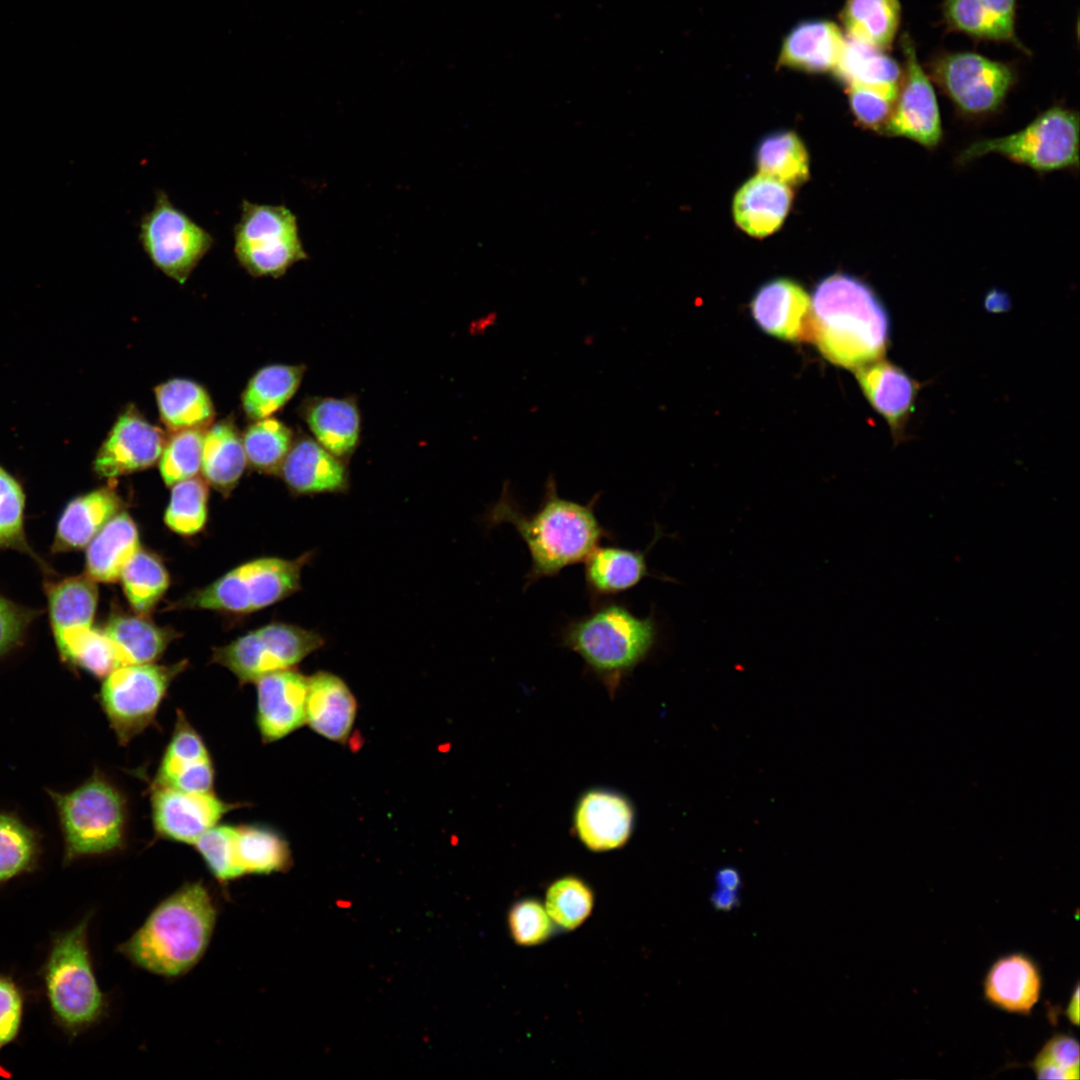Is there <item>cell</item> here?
<instances>
[{"label": "cell", "mask_w": 1080, "mask_h": 1080, "mask_svg": "<svg viewBox=\"0 0 1080 1080\" xmlns=\"http://www.w3.org/2000/svg\"><path fill=\"white\" fill-rule=\"evenodd\" d=\"M544 488L538 509L527 514L506 481L500 499L488 515L492 526L510 523L528 548L531 566L525 575L524 589L542 578L557 576L567 566L583 562L602 539H614L595 513L601 493L585 504L564 499L558 495L552 474Z\"/></svg>", "instance_id": "obj_1"}, {"label": "cell", "mask_w": 1080, "mask_h": 1080, "mask_svg": "<svg viewBox=\"0 0 1080 1080\" xmlns=\"http://www.w3.org/2000/svg\"><path fill=\"white\" fill-rule=\"evenodd\" d=\"M890 337L889 314L865 282L836 273L816 285L811 298L810 341L827 360L856 370L883 358Z\"/></svg>", "instance_id": "obj_2"}, {"label": "cell", "mask_w": 1080, "mask_h": 1080, "mask_svg": "<svg viewBox=\"0 0 1080 1080\" xmlns=\"http://www.w3.org/2000/svg\"><path fill=\"white\" fill-rule=\"evenodd\" d=\"M202 881L188 882L162 900L118 952L135 966L167 978L190 971L203 957L217 921Z\"/></svg>", "instance_id": "obj_3"}, {"label": "cell", "mask_w": 1080, "mask_h": 1080, "mask_svg": "<svg viewBox=\"0 0 1080 1080\" xmlns=\"http://www.w3.org/2000/svg\"><path fill=\"white\" fill-rule=\"evenodd\" d=\"M589 613L569 620L561 629V645L583 660L614 695L621 682L655 650L660 627L654 609L646 617L635 615L620 600L591 603Z\"/></svg>", "instance_id": "obj_4"}, {"label": "cell", "mask_w": 1080, "mask_h": 1080, "mask_svg": "<svg viewBox=\"0 0 1080 1080\" xmlns=\"http://www.w3.org/2000/svg\"><path fill=\"white\" fill-rule=\"evenodd\" d=\"M90 918L86 914L71 929L52 935L40 969L52 1018L71 1039L99 1023L108 1009L88 944Z\"/></svg>", "instance_id": "obj_5"}, {"label": "cell", "mask_w": 1080, "mask_h": 1080, "mask_svg": "<svg viewBox=\"0 0 1080 1080\" xmlns=\"http://www.w3.org/2000/svg\"><path fill=\"white\" fill-rule=\"evenodd\" d=\"M64 840L65 865L88 856L110 854L124 847L127 801L109 779L95 771L66 793L49 791Z\"/></svg>", "instance_id": "obj_6"}, {"label": "cell", "mask_w": 1080, "mask_h": 1080, "mask_svg": "<svg viewBox=\"0 0 1080 1080\" xmlns=\"http://www.w3.org/2000/svg\"><path fill=\"white\" fill-rule=\"evenodd\" d=\"M312 555L306 552L293 560L263 557L246 562L167 610L205 609L244 615L266 608L301 588V571Z\"/></svg>", "instance_id": "obj_7"}, {"label": "cell", "mask_w": 1080, "mask_h": 1080, "mask_svg": "<svg viewBox=\"0 0 1080 1080\" xmlns=\"http://www.w3.org/2000/svg\"><path fill=\"white\" fill-rule=\"evenodd\" d=\"M996 153L1039 173L1077 169L1079 166V117L1064 106L1054 105L1021 130L1001 137L977 140L957 157L960 164Z\"/></svg>", "instance_id": "obj_8"}, {"label": "cell", "mask_w": 1080, "mask_h": 1080, "mask_svg": "<svg viewBox=\"0 0 1080 1080\" xmlns=\"http://www.w3.org/2000/svg\"><path fill=\"white\" fill-rule=\"evenodd\" d=\"M233 236L235 258L253 277L279 278L308 257L299 238L297 218L284 205L243 199Z\"/></svg>", "instance_id": "obj_9"}, {"label": "cell", "mask_w": 1080, "mask_h": 1080, "mask_svg": "<svg viewBox=\"0 0 1080 1080\" xmlns=\"http://www.w3.org/2000/svg\"><path fill=\"white\" fill-rule=\"evenodd\" d=\"M187 661L171 665L120 666L102 683L99 700L120 744H127L152 724L172 681Z\"/></svg>", "instance_id": "obj_10"}, {"label": "cell", "mask_w": 1080, "mask_h": 1080, "mask_svg": "<svg viewBox=\"0 0 1080 1080\" xmlns=\"http://www.w3.org/2000/svg\"><path fill=\"white\" fill-rule=\"evenodd\" d=\"M139 226V241L152 264L181 285L215 242L211 233L175 207L163 190L156 192L154 205Z\"/></svg>", "instance_id": "obj_11"}, {"label": "cell", "mask_w": 1080, "mask_h": 1080, "mask_svg": "<svg viewBox=\"0 0 1080 1080\" xmlns=\"http://www.w3.org/2000/svg\"><path fill=\"white\" fill-rule=\"evenodd\" d=\"M317 632L286 623H270L213 650L211 662L230 670L241 684L265 674L293 668L321 648Z\"/></svg>", "instance_id": "obj_12"}, {"label": "cell", "mask_w": 1080, "mask_h": 1080, "mask_svg": "<svg viewBox=\"0 0 1080 1080\" xmlns=\"http://www.w3.org/2000/svg\"><path fill=\"white\" fill-rule=\"evenodd\" d=\"M931 75L957 111L969 118L997 112L1015 83L1009 65L974 52L938 56Z\"/></svg>", "instance_id": "obj_13"}, {"label": "cell", "mask_w": 1080, "mask_h": 1080, "mask_svg": "<svg viewBox=\"0 0 1080 1080\" xmlns=\"http://www.w3.org/2000/svg\"><path fill=\"white\" fill-rule=\"evenodd\" d=\"M904 69L892 115L883 134L902 137L934 149L942 141L943 129L932 83L918 62L913 41L901 40Z\"/></svg>", "instance_id": "obj_14"}, {"label": "cell", "mask_w": 1080, "mask_h": 1080, "mask_svg": "<svg viewBox=\"0 0 1080 1080\" xmlns=\"http://www.w3.org/2000/svg\"><path fill=\"white\" fill-rule=\"evenodd\" d=\"M636 819V808L626 794L608 787H592L576 800L572 830L586 849L609 852L630 841Z\"/></svg>", "instance_id": "obj_15"}, {"label": "cell", "mask_w": 1080, "mask_h": 1080, "mask_svg": "<svg viewBox=\"0 0 1080 1080\" xmlns=\"http://www.w3.org/2000/svg\"><path fill=\"white\" fill-rule=\"evenodd\" d=\"M239 803H229L213 792H187L154 784L152 821L156 833L167 840L193 844Z\"/></svg>", "instance_id": "obj_16"}, {"label": "cell", "mask_w": 1080, "mask_h": 1080, "mask_svg": "<svg viewBox=\"0 0 1080 1080\" xmlns=\"http://www.w3.org/2000/svg\"><path fill=\"white\" fill-rule=\"evenodd\" d=\"M166 443L162 430L135 407L126 408L96 454L94 471L115 478L147 469L159 461Z\"/></svg>", "instance_id": "obj_17"}, {"label": "cell", "mask_w": 1080, "mask_h": 1080, "mask_svg": "<svg viewBox=\"0 0 1080 1080\" xmlns=\"http://www.w3.org/2000/svg\"><path fill=\"white\" fill-rule=\"evenodd\" d=\"M256 683V721L264 742L279 740L306 722L308 677L290 668L265 674Z\"/></svg>", "instance_id": "obj_18"}, {"label": "cell", "mask_w": 1080, "mask_h": 1080, "mask_svg": "<svg viewBox=\"0 0 1080 1080\" xmlns=\"http://www.w3.org/2000/svg\"><path fill=\"white\" fill-rule=\"evenodd\" d=\"M855 375L867 401L886 420L895 442L902 441L920 383L903 368L882 358L857 368Z\"/></svg>", "instance_id": "obj_19"}, {"label": "cell", "mask_w": 1080, "mask_h": 1080, "mask_svg": "<svg viewBox=\"0 0 1080 1080\" xmlns=\"http://www.w3.org/2000/svg\"><path fill=\"white\" fill-rule=\"evenodd\" d=\"M662 527L655 524V534L645 550H632L616 545L596 546L585 558L584 581L591 603L625 592L646 577L676 582L650 572L647 554L663 537Z\"/></svg>", "instance_id": "obj_20"}, {"label": "cell", "mask_w": 1080, "mask_h": 1080, "mask_svg": "<svg viewBox=\"0 0 1080 1080\" xmlns=\"http://www.w3.org/2000/svg\"><path fill=\"white\" fill-rule=\"evenodd\" d=\"M757 326L781 340H810L811 298L797 282L779 278L762 285L751 301Z\"/></svg>", "instance_id": "obj_21"}, {"label": "cell", "mask_w": 1080, "mask_h": 1080, "mask_svg": "<svg viewBox=\"0 0 1080 1080\" xmlns=\"http://www.w3.org/2000/svg\"><path fill=\"white\" fill-rule=\"evenodd\" d=\"M154 784L187 792H212L214 768L204 741L178 711Z\"/></svg>", "instance_id": "obj_22"}, {"label": "cell", "mask_w": 1080, "mask_h": 1080, "mask_svg": "<svg viewBox=\"0 0 1080 1080\" xmlns=\"http://www.w3.org/2000/svg\"><path fill=\"white\" fill-rule=\"evenodd\" d=\"M279 474L294 495L344 493L349 489L344 461L306 435L293 441Z\"/></svg>", "instance_id": "obj_23"}, {"label": "cell", "mask_w": 1080, "mask_h": 1080, "mask_svg": "<svg viewBox=\"0 0 1080 1080\" xmlns=\"http://www.w3.org/2000/svg\"><path fill=\"white\" fill-rule=\"evenodd\" d=\"M299 408L320 445L343 461L352 456L361 428L359 408L353 397H308Z\"/></svg>", "instance_id": "obj_24"}, {"label": "cell", "mask_w": 1080, "mask_h": 1080, "mask_svg": "<svg viewBox=\"0 0 1080 1080\" xmlns=\"http://www.w3.org/2000/svg\"><path fill=\"white\" fill-rule=\"evenodd\" d=\"M1042 978L1036 963L1023 953L997 959L984 980L985 999L1010 1013L1029 1015L1038 1002Z\"/></svg>", "instance_id": "obj_25"}, {"label": "cell", "mask_w": 1080, "mask_h": 1080, "mask_svg": "<svg viewBox=\"0 0 1080 1080\" xmlns=\"http://www.w3.org/2000/svg\"><path fill=\"white\" fill-rule=\"evenodd\" d=\"M125 503L112 487H102L72 499L61 514L52 551L68 552L87 546Z\"/></svg>", "instance_id": "obj_26"}, {"label": "cell", "mask_w": 1080, "mask_h": 1080, "mask_svg": "<svg viewBox=\"0 0 1080 1080\" xmlns=\"http://www.w3.org/2000/svg\"><path fill=\"white\" fill-rule=\"evenodd\" d=\"M356 711V700L341 678L323 671L308 677L306 722L315 732L329 740L345 743Z\"/></svg>", "instance_id": "obj_27"}, {"label": "cell", "mask_w": 1080, "mask_h": 1080, "mask_svg": "<svg viewBox=\"0 0 1080 1080\" xmlns=\"http://www.w3.org/2000/svg\"><path fill=\"white\" fill-rule=\"evenodd\" d=\"M792 201L787 184L758 174L744 183L733 201L737 225L754 237H764L783 223Z\"/></svg>", "instance_id": "obj_28"}, {"label": "cell", "mask_w": 1080, "mask_h": 1080, "mask_svg": "<svg viewBox=\"0 0 1080 1080\" xmlns=\"http://www.w3.org/2000/svg\"><path fill=\"white\" fill-rule=\"evenodd\" d=\"M844 43L841 30L830 21L801 22L785 37L778 64L805 72L834 71Z\"/></svg>", "instance_id": "obj_29"}, {"label": "cell", "mask_w": 1080, "mask_h": 1080, "mask_svg": "<svg viewBox=\"0 0 1080 1080\" xmlns=\"http://www.w3.org/2000/svg\"><path fill=\"white\" fill-rule=\"evenodd\" d=\"M140 548L136 523L129 514L121 511L88 544L86 575L98 582H116L125 565Z\"/></svg>", "instance_id": "obj_30"}, {"label": "cell", "mask_w": 1080, "mask_h": 1080, "mask_svg": "<svg viewBox=\"0 0 1080 1080\" xmlns=\"http://www.w3.org/2000/svg\"><path fill=\"white\" fill-rule=\"evenodd\" d=\"M115 645L122 666L156 661L177 637L170 627H160L147 615L113 612L102 629Z\"/></svg>", "instance_id": "obj_31"}, {"label": "cell", "mask_w": 1080, "mask_h": 1080, "mask_svg": "<svg viewBox=\"0 0 1080 1080\" xmlns=\"http://www.w3.org/2000/svg\"><path fill=\"white\" fill-rule=\"evenodd\" d=\"M246 464L242 436L231 419L221 420L204 432L201 472L221 494L232 492Z\"/></svg>", "instance_id": "obj_32"}, {"label": "cell", "mask_w": 1080, "mask_h": 1080, "mask_svg": "<svg viewBox=\"0 0 1080 1080\" xmlns=\"http://www.w3.org/2000/svg\"><path fill=\"white\" fill-rule=\"evenodd\" d=\"M161 421L174 432L204 429L214 419L215 411L207 391L198 383L175 378L155 388Z\"/></svg>", "instance_id": "obj_33"}, {"label": "cell", "mask_w": 1080, "mask_h": 1080, "mask_svg": "<svg viewBox=\"0 0 1080 1080\" xmlns=\"http://www.w3.org/2000/svg\"><path fill=\"white\" fill-rule=\"evenodd\" d=\"M834 72L848 86H867L893 95L898 94L903 74L899 64L883 50L850 36L845 39Z\"/></svg>", "instance_id": "obj_34"}, {"label": "cell", "mask_w": 1080, "mask_h": 1080, "mask_svg": "<svg viewBox=\"0 0 1080 1080\" xmlns=\"http://www.w3.org/2000/svg\"><path fill=\"white\" fill-rule=\"evenodd\" d=\"M304 365L273 364L259 369L243 391L242 407L256 421L280 410L296 393L305 372Z\"/></svg>", "instance_id": "obj_35"}, {"label": "cell", "mask_w": 1080, "mask_h": 1080, "mask_svg": "<svg viewBox=\"0 0 1080 1080\" xmlns=\"http://www.w3.org/2000/svg\"><path fill=\"white\" fill-rule=\"evenodd\" d=\"M49 616L55 635L92 626L98 589L89 576L63 579L47 586Z\"/></svg>", "instance_id": "obj_36"}, {"label": "cell", "mask_w": 1080, "mask_h": 1080, "mask_svg": "<svg viewBox=\"0 0 1080 1080\" xmlns=\"http://www.w3.org/2000/svg\"><path fill=\"white\" fill-rule=\"evenodd\" d=\"M236 859L244 875L287 871L292 855L286 839L264 825L236 826Z\"/></svg>", "instance_id": "obj_37"}, {"label": "cell", "mask_w": 1080, "mask_h": 1080, "mask_svg": "<svg viewBox=\"0 0 1080 1080\" xmlns=\"http://www.w3.org/2000/svg\"><path fill=\"white\" fill-rule=\"evenodd\" d=\"M900 16L899 0H847L841 12L850 37L883 51L895 38Z\"/></svg>", "instance_id": "obj_38"}, {"label": "cell", "mask_w": 1080, "mask_h": 1080, "mask_svg": "<svg viewBox=\"0 0 1080 1080\" xmlns=\"http://www.w3.org/2000/svg\"><path fill=\"white\" fill-rule=\"evenodd\" d=\"M62 659L98 678L122 666L117 649L103 630L81 627L55 635Z\"/></svg>", "instance_id": "obj_39"}, {"label": "cell", "mask_w": 1080, "mask_h": 1080, "mask_svg": "<svg viewBox=\"0 0 1080 1080\" xmlns=\"http://www.w3.org/2000/svg\"><path fill=\"white\" fill-rule=\"evenodd\" d=\"M120 580L133 611L147 616L164 596L170 582L160 557L141 548L123 568Z\"/></svg>", "instance_id": "obj_40"}, {"label": "cell", "mask_w": 1080, "mask_h": 1080, "mask_svg": "<svg viewBox=\"0 0 1080 1080\" xmlns=\"http://www.w3.org/2000/svg\"><path fill=\"white\" fill-rule=\"evenodd\" d=\"M247 463L260 473L278 474L294 441L292 430L282 421L256 420L242 435Z\"/></svg>", "instance_id": "obj_41"}, {"label": "cell", "mask_w": 1080, "mask_h": 1080, "mask_svg": "<svg viewBox=\"0 0 1080 1080\" xmlns=\"http://www.w3.org/2000/svg\"><path fill=\"white\" fill-rule=\"evenodd\" d=\"M756 160L760 173L785 184H799L807 179V151L793 132H777L763 139Z\"/></svg>", "instance_id": "obj_42"}, {"label": "cell", "mask_w": 1080, "mask_h": 1080, "mask_svg": "<svg viewBox=\"0 0 1080 1080\" xmlns=\"http://www.w3.org/2000/svg\"><path fill=\"white\" fill-rule=\"evenodd\" d=\"M595 895L582 878L568 874L555 879L547 887L544 906L557 928L572 931L591 915Z\"/></svg>", "instance_id": "obj_43"}, {"label": "cell", "mask_w": 1080, "mask_h": 1080, "mask_svg": "<svg viewBox=\"0 0 1080 1080\" xmlns=\"http://www.w3.org/2000/svg\"><path fill=\"white\" fill-rule=\"evenodd\" d=\"M39 856L37 833L17 816L0 813V885L34 871Z\"/></svg>", "instance_id": "obj_44"}, {"label": "cell", "mask_w": 1080, "mask_h": 1080, "mask_svg": "<svg viewBox=\"0 0 1080 1080\" xmlns=\"http://www.w3.org/2000/svg\"><path fill=\"white\" fill-rule=\"evenodd\" d=\"M208 483L192 477L172 486L164 522L181 536H192L202 530L208 514Z\"/></svg>", "instance_id": "obj_45"}, {"label": "cell", "mask_w": 1080, "mask_h": 1080, "mask_svg": "<svg viewBox=\"0 0 1080 1080\" xmlns=\"http://www.w3.org/2000/svg\"><path fill=\"white\" fill-rule=\"evenodd\" d=\"M204 432V429L182 430L166 441L159 470L167 486L195 477L201 471Z\"/></svg>", "instance_id": "obj_46"}, {"label": "cell", "mask_w": 1080, "mask_h": 1080, "mask_svg": "<svg viewBox=\"0 0 1080 1080\" xmlns=\"http://www.w3.org/2000/svg\"><path fill=\"white\" fill-rule=\"evenodd\" d=\"M25 494L20 483L0 466V547L29 554L40 564L24 533Z\"/></svg>", "instance_id": "obj_47"}, {"label": "cell", "mask_w": 1080, "mask_h": 1080, "mask_svg": "<svg viewBox=\"0 0 1080 1080\" xmlns=\"http://www.w3.org/2000/svg\"><path fill=\"white\" fill-rule=\"evenodd\" d=\"M194 846L221 884L243 876L236 859V827L215 825L200 836Z\"/></svg>", "instance_id": "obj_48"}, {"label": "cell", "mask_w": 1080, "mask_h": 1080, "mask_svg": "<svg viewBox=\"0 0 1080 1080\" xmlns=\"http://www.w3.org/2000/svg\"><path fill=\"white\" fill-rule=\"evenodd\" d=\"M507 925L514 943L525 947L545 943L557 929L544 904L533 897L519 899L511 905Z\"/></svg>", "instance_id": "obj_49"}, {"label": "cell", "mask_w": 1080, "mask_h": 1080, "mask_svg": "<svg viewBox=\"0 0 1080 1080\" xmlns=\"http://www.w3.org/2000/svg\"><path fill=\"white\" fill-rule=\"evenodd\" d=\"M1079 1043L1071 1035L1058 1033L1049 1038L1032 1061L1038 1079H1079Z\"/></svg>", "instance_id": "obj_50"}, {"label": "cell", "mask_w": 1080, "mask_h": 1080, "mask_svg": "<svg viewBox=\"0 0 1080 1080\" xmlns=\"http://www.w3.org/2000/svg\"><path fill=\"white\" fill-rule=\"evenodd\" d=\"M943 8L951 29L975 38L1004 41L980 0H944Z\"/></svg>", "instance_id": "obj_51"}, {"label": "cell", "mask_w": 1080, "mask_h": 1080, "mask_svg": "<svg viewBox=\"0 0 1080 1080\" xmlns=\"http://www.w3.org/2000/svg\"><path fill=\"white\" fill-rule=\"evenodd\" d=\"M849 104L857 122L883 134L897 95L867 86H848Z\"/></svg>", "instance_id": "obj_52"}, {"label": "cell", "mask_w": 1080, "mask_h": 1080, "mask_svg": "<svg viewBox=\"0 0 1080 1080\" xmlns=\"http://www.w3.org/2000/svg\"><path fill=\"white\" fill-rule=\"evenodd\" d=\"M25 998L21 987L0 973V1051L14 1042L21 1030Z\"/></svg>", "instance_id": "obj_53"}, {"label": "cell", "mask_w": 1080, "mask_h": 1080, "mask_svg": "<svg viewBox=\"0 0 1080 1080\" xmlns=\"http://www.w3.org/2000/svg\"><path fill=\"white\" fill-rule=\"evenodd\" d=\"M34 616L33 610L0 596V655L8 652L22 639Z\"/></svg>", "instance_id": "obj_54"}, {"label": "cell", "mask_w": 1080, "mask_h": 1080, "mask_svg": "<svg viewBox=\"0 0 1080 1080\" xmlns=\"http://www.w3.org/2000/svg\"><path fill=\"white\" fill-rule=\"evenodd\" d=\"M1005 42L1019 44L1015 34L1017 0H980Z\"/></svg>", "instance_id": "obj_55"}, {"label": "cell", "mask_w": 1080, "mask_h": 1080, "mask_svg": "<svg viewBox=\"0 0 1080 1080\" xmlns=\"http://www.w3.org/2000/svg\"><path fill=\"white\" fill-rule=\"evenodd\" d=\"M710 903L715 910L729 912L740 903L738 891L717 887L710 895Z\"/></svg>", "instance_id": "obj_56"}, {"label": "cell", "mask_w": 1080, "mask_h": 1080, "mask_svg": "<svg viewBox=\"0 0 1080 1080\" xmlns=\"http://www.w3.org/2000/svg\"><path fill=\"white\" fill-rule=\"evenodd\" d=\"M715 883L719 888L739 891L742 886V878L739 871L732 866L719 868L715 873Z\"/></svg>", "instance_id": "obj_57"}, {"label": "cell", "mask_w": 1080, "mask_h": 1080, "mask_svg": "<svg viewBox=\"0 0 1080 1080\" xmlns=\"http://www.w3.org/2000/svg\"><path fill=\"white\" fill-rule=\"evenodd\" d=\"M1066 1017L1071 1024L1077 1026L1079 1024V986L1077 985L1070 998L1065 1011Z\"/></svg>", "instance_id": "obj_58"}]
</instances>
